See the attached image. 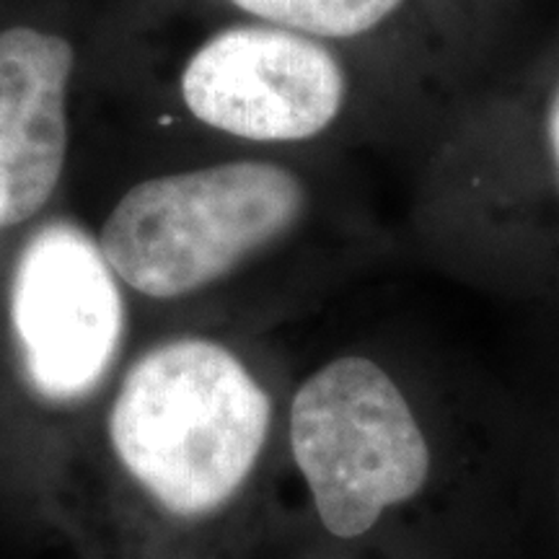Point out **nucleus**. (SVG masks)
<instances>
[{
	"label": "nucleus",
	"mask_w": 559,
	"mask_h": 559,
	"mask_svg": "<svg viewBox=\"0 0 559 559\" xmlns=\"http://www.w3.org/2000/svg\"><path fill=\"white\" fill-rule=\"evenodd\" d=\"M304 213L306 187L296 174L230 160L140 181L109 213L99 247L130 288L179 298L290 234Z\"/></svg>",
	"instance_id": "2"
},
{
	"label": "nucleus",
	"mask_w": 559,
	"mask_h": 559,
	"mask_svg": "<svg viewBox=\"0 0 559 559\" xmlns=\"http://www.w3.org/2000/svg\"><path fill=\"white\" fill-rule=\"evenodd\" d=\"M479 181L510 280L559 283V66L489 115Z\"/></svg>",
	"instance_id": "6"
},
{
	"label": "nucleus",
	"mask_w": 559,
	"mask_h": 559,
	"mask_svg": "<svg viewBox=\"0 0 559 559\" xmlns=\"http://www.w3.org/2000/svg\"><path fill=\"white\" fill-rule=\"evenodd\" d=\"M270 396L228 347L174 340L145 353L111 404L117 459L160 508L200 519L249 479L270 430Z\"/></svg>",
	"instance_id": "1"
},
{
	"label": "nucleus",
	"mask_w": 559,
	"mask_h": 559,
	"mask_svg": "<svg viewBox=\"0 0 559 559\" xmlns=\"http://www.w3.org/2000/svg\"><path fill=\"white\" fill-rule=\"evenodd\" d=\"M73 62L60 34L0 32V228L37 215L62 177Z\"/></svg>",
	"instance_id": "7"
},
{
	"label": "nucleus",
	"mask_w": 559,
	"mask_h": 559,
	"mask_svg": "<svg viewBox=\"0 0 559 559\" xmlns=\"http://www.w3.org/2000/svg\"><path fill=\"white\" fill-rule=\"evenodd\" d=\"M290 449L326 531L366 534L428 481L430 445L407 396L379 362L345 355L304 381Z\"/></svg>",
	"instance_id": "3"
},
{
	"label": "nucleus",
	"mask_w": 559,
	"mask_h": 559,
	"mask_svg": "<svg viewBox=\"0 0 559 559\" xmlns=\"http://www.w3.org/2000/svg\"><path fill=\"white\" fill-rule=\"evenodd\" d=\"M11 324L39 396L75 402L99 386L124 326L122 293L99 241L70 223L37 230L13 272Z\"/></svg>",
	"instance_id": "4"
},
{
	"label": "nucleus",
	"mask_w": 559,
	"mask_h": 559,
	"mask_svg": "<svg viewBox=\"0 0 559 559\" xmlns=\"http://www.w3.org/2000/svg\"><path fill=\"white\" fill-rule=\"evenodd\" d=\"M347 70L332 50L277 26L210 37L181 73L194 120L257 143H298L330 130L347 104Z\"/></svg>",
	"instance_id": "5"
},
{
	"label": "nucleus",
	"mask_w": 559,
	"mask_h": 559,
	"mask_svg": "<svg viewBox=\"0 0 559 559\" xmlns=\"http://www.w3.org/2000/svg\"><path fill=\"white\" fill-rule=\"evenodd\" d=\"M251 16L304 37L353 39L373 32L402 0H234Z\"/></svg>",
	"instance_id": "8"
}]
</instances>
